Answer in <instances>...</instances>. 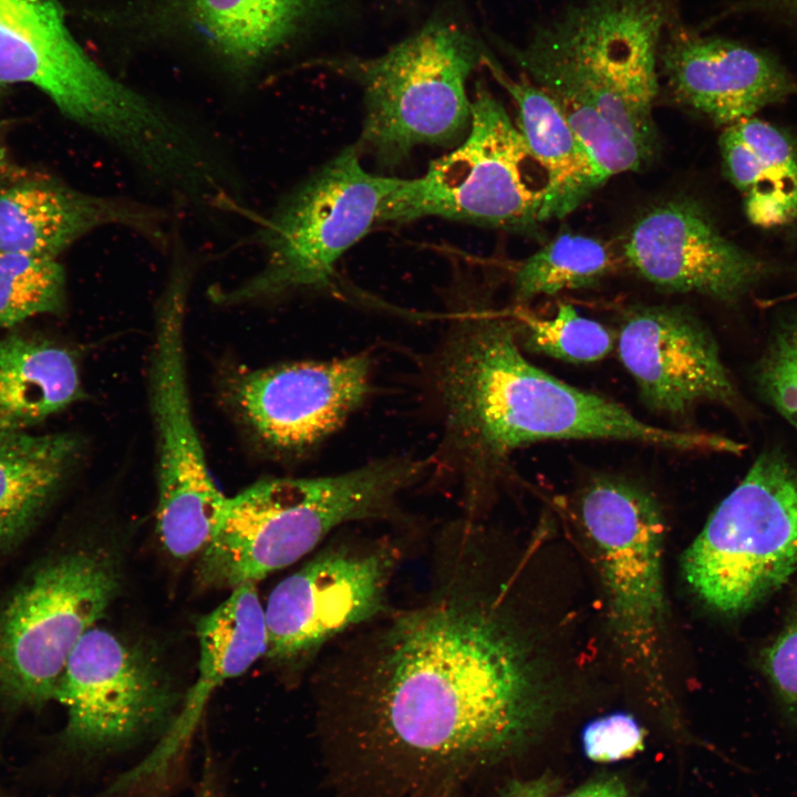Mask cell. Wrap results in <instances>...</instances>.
I'll use <instances>...</instances> for the list:
<instances>
[{
    "label": "cell",
    "instance_id": "30bf717a",
    "mask_svg": "<svg viewBox=\"0 0 797 797\" xmlns=\"http://www.w3.org/2000/svg\"><path fill=\"white\" fill-rule=\"evenodd\" d=\"M118 586L100 549L68 550L34 569L0 608V700L18 707L54 700L73 650Z\"/></svg>",
    "mask_w": 797,
    "mask_h": 797
},
{
    "label": "cell",
    "instance_id": "8fae6325",
    "mask_svg": "<svg viewBox=\"0 0 797 797\" xmlns=\"http://www.w3.org/2000/svg\"><path fill=\"white\" fill-rule=\"evenodd\" d=\"M189 266L174 262L159 299L151 360V405L157 446L156 531L176 559L200 553L215 538L227 498L215 484L194 422L184 324Z\"/></svg>",
    "mask_w": 797,
    "mask_h": 797
},
{
    "label": "cell",
    "instance_id": "cb8c5ba5",
    "mask_svg": "<svg viewBox=\"0 0 797 797\" xmlns=\"http://www.w3.org/2000/svg\"><path fill=\"white\" fill-rule=\"evenodd\" d=\"M186 18L229 66L248 70L288 42L318 0H179Z\"/></svg>",
    "mask_w": 797,
    "mask_h": 797
},
{
    "label": "cell",
    "instance_id": "4fadbf2b",
    "mask_svg": "<svg viewBox=\"0 0 797 797\" xmlns=\"http://www.w3.org/2000/svg\"><path fill=\"white\" fill-rule=\"evenodd\" d=\"M403 556L401 540L391 535L330 540L270 592L267 655L286 664L309 661L379 618L390 608V586Z\"/></svg>",
    "mask_w": 797,
    "mask_h": 797
},
{
    "label": "cell",
    "instance_id": "603a6c76",
    "mask_svg": "<svg viewBox=\"0 0 797 797\" xmlns=\"http://www.w3.org/2000/svg\"><path fill=\"white\" fill-rule=\"evenodd\" d=\"M199 662L174 731L184 734L198 720L211 693L244 674L268 651L265 608L256 584L239 586L197 623Z\"/></svg>",
    "mask_w": 797,
    "mask_h": 797
},
{
    "label": "cell",
    "instance_id": "8992f818",
    "mask_svg": "<svg viewBox=\"0 0 797 797\" xmlns=\"http://www.w3.org/2000/svg\"><path fill=\"white\" fill-rule=\"evenodd\" d=\"M486 54L460 27L435 20L379 56L330 61L363 92L362 130L352 144L360 156L390 169L416 147L458 144L470 123L467 80Z\"/></svg>",
    "mask_w": 797,
    "mask_h": 797
},
{
    "label": "cell",
    "instance_id": "e0dca14e",
    "mask_svg": "<svg viewBox=\"0 0 797 797\" xmlns=\"http://www.w3.org/2000/svg\"><path fill=\"white\" fill-rule=\"evenodd\" d=\"M617 346L642 400L655 412L681 416L702 402L732 404L736 398L713 335L682 307L630 311Z\"/></svg>",
    "mask_w": 797,
    "mask_h": 797
},
{
    "label": "cell",
    "instance_id": "3957f363",
    "mask_svg": "<svg viewBox=\"0 0 797 797\" xmlns=\"http://www.w3.org/2000/svg\"><path fill=\"white\" fill-rule=\"evenodd\" d=\"M673 18L671 0H582L522 48H503L559 107L596 110L652 156L659 53Z\"/></svg>",
    "mask_w": 797,
    "mask_h": 797
},
{
    "label": "cell",
    "instance_id": "ffe728a7",
    "mask_svg": "<svg viewBox=\"0 0 797 797\" xmlns=\"http://www.w3.org/2000/svg\"><path fill=\"white\" fill-rule=\"evenodd\" d=\"M484 64L517 107V126L547 175L541 222L561 219L583 204L607 178L568 124L557 103L526 76L511 79L490 55Z\"/></svg>",
    "mask_w": 797,
    "mask_h": 797
},
{
    "label": "cell",
    "instance_id": "7c38bea8",
    "mask_svg": "<svg viewBox=\"0 0 797 797\" xmlns=\"http://www.w3.org/2000/svg\"><path fill=\"white\" fill-rule=\"evenodd\" d=\"M579 516L601 567L620 649L641 682L661 692V640L666 610L660 505L636 483L600 476L582 489Z\"/></svg>",
    "mask_w": 797,
    "mask_h": 797
},
{
    "label": "cell",
    "instance_id": "44dd1931",
    "mask_svg": "<svg viewBox=\"0 0 797 797\" xmlns=\"http://www.w3.org/2000/svg\"><path fill=\"white\" fill-rule=\"evenodd\" d=\"M718 146L748 220L762 228L797 220V149L773 124L749 117L724 127Z\"/></svg>",
    "mask_w": 797,
    "mask_h": 797
},
{
    "label": "cell",
    "instance_id": "2e32d148",
    "mask_svg": "<svg viewBox=\"0 0 797 797\" xmlns=\"http://www.w3.org/2000/svg\"><path fill=\"white\" fill-rule=\"evenodd\" d=\"M629 265L646 281L672 292L734 301L763 275V265L715 226L690 198L650 208L632 225L623 244Z\"/></svg>",
    "mask_w": 797,
    "mask_h": 797
},
{
    "label": "cell",
    "instance_id": "5b68a950",
    "mask_svg": "<svg viewBox=\"0 0 797 797\" xmlns=\"http://www.w3.org/2000/svg\"><path fill=\"white\" fill-rule=\"evenodd\" d=\"M9 84L40 90L153 177L173 175L192 155L194 131L96 64L69 30L60 0H0V87Z\"/></svg>",
    "mask_w": 797,
    "mask_h": 797
},
{
    "label": "cell",
    "instance_id": "4316f807",
    "mask_svg": "<svg viewBox=\"0 0 797 797\" xmlns=\"http://www.w3.org/2000/svg\"><path fill=\"white\" fill-rule=\"evenodd\" d=\"M65 302V272L58 259L0 249V327L56 313Z\"/></svg>",
    "mask_w": 797,
    "mask_h": 797
},
{
    "label": "cell",
    "instance_id": "836d02e7",
    "mask_svg": "<svg viewBox=\"0 0 797 797\" xmlns=\"http://www.w3.org/2000/svg\"><path fill=\"white\" fill-rule=\"evenodd\" d=\"M197 797H217L213 779L205 775Z\"/></svg>",
    "mask_w": 797,
    "mask_h": 797
},
{
    "label": "cell",
    "instance_id": "9a60e30c",
    "mask_svg": "<svg viewBox=\"0 0 797 797\" xmlns=\"http://www.w3.org/2000/svg\"><path fill=\"white\" fill-rule=\"evenodd\" d=\"M368 354L239 372L228 386L244 421L268 446L303 452L342 426L371 391Z\"/></svg>",
    "mask_w": 797,
    "mask_h": 797
},
{
    "label": "cell",
    "instance_id": "5bb4252c",
    "mask_svg": "<svg viewBox=\"0 0 797 797\" xmlns=\"http://www.w3.org/2000/svg\"><path fill=\"white\" fill-rule=\"evenodd\" d=\"M54 700L66 712L64 738L86 751L122 746L157 729L175 702L148 655L96 625L73 650Z\"/></svg>",
    "mask_w": 797,
    "mask_h": 797
},
{
    "label": "cell",
    "instance_id": "d590c367",
    "mask_svg": "<svg viewBox=\"0 0 797 797\" xmlns=\"http://www.w3.org/2000/svg\"><path fill=\"white\" fill-rule=\"evenodd\" d=\"M795 2H796V4H797V0H795Z\"/></svg>",
    "mask_w": 797,
    "mask_h": 797
},
{
    "label": "cell",
    "instance_id": "8d00e7d4",
    "mask_svg": "<svg viewBox=\"0 0 797 797\" xmlns=\"http://www.w3.org/2000/svg\"><path fill=\"white\" fill-rule=\"evenodd\" d=\"M0 91H1V87H0Z\"/></svg>",
    "mask_w": 797,
    "mask_h": 797
},
{
    "label": "cell",
    "instance_id": "4dcf8cb0",
    "mask_svg": "<svg viewBox=\"0 0 797 797\" xmlns=\"http://www.w3.org/2000/svg\"><path fill=\"white\" fill-rule=\"evenodd\" d=\"M763 666L786 711L797 720V614L764 651Z\"/></svg>",
    "mask_w": 797,
    "mask_h": 797
},
{
    "label": "cell",
    "instance_id": "1f68e13d",
    "mask_svg": "<svg viewBox=\"0 0 797 797\" xmlns=\"http://www.w3.org/2000/svg\"><path fill=\"white\" fill-rule=\"evenodd\" d=\"M561 797H630L623 783L615 777L590 780Z\"/></svg>",
    "mask_w": 797,
    "mask_h": 797
},
{
    "label": "cell",
    "instance_id": "9c48e42d",
    "mask_svg": "<svg viewBox=\"0 0 797 797\" xmlns=\"http://www.w3.org/2000/svg\"><path fill=\"white\" fill-rule=\"evenodd\" d=\"M685 580L724 614L745 612L797 572V470L760 455L682 556Z\"/></svg>",
    "mask_w": 797,
    "mask_h": 797
},
{
    "label": "cell",
    "instance_id": "ba28073f",
    "mask_svg": "<svg viewBox=\"0 0 797 797\" xmlns=\"http://www.w3.org/2000/svg\"><path fill=\"white\" fill-rule=\"evenodd\" d=\"M546 189V172L517 124L490 90L476 82L466 135L423 176L401 178L382 224L439 217L532 234L541 222Z\"/></svg>",
    "mask_w": 797,
    "mask_h": 797
},
{
    "label": "cell",
    "instance_id": "d4e9b609",
    "mask_svg": "<svg viewBox=\"0 0 797 797\" xmlns=\"http://www.w3.org/2000/svg\"><path fill=\"white\" fill-rule=\"evenodd\" d=\"M79 452L69 434L0 437V548L19 540L53 499Z\"/></svg>",
    "mask_w": 797,
    "mask_h": 797
},
{
    "label": "cell",
    "instance_id": "6da1fadb",
    "mask_svg": "<svg viewBox=\"0 0 797 797\" xmlns=\"http://www.w3.org/2000/svg\"><path fill=\"white\" fill-rule=\"evenodd\" d=\"M438 540L425 592L363 625L324 673L328 735L397 794L435 791L498 760L552 707L509 591L487 576L477 524Z\"/></svg>",
    "mask_w": 797,
    "mask_h": 797
},
{
    "label": "cell",
    "instance_id": "83f0119b",
    "mask_svg": "<svg viewBox=\"0 0 797 797\" xmlns=\"http://www.w3.org/2000/svg\"><path fill=\"white\" fill-rule=\"evenodd\" d=\"M515 318L521 323V335L528 350L566 362H596L614 346V337L608 328L581 315L570 304H560L550 319L525 311H519Z\"/></svg>",
    "mask_w": 797,
    "mask_h": 797
},
{
    "label": "cell",
    "instance_id": "f1b7e54d",
    "mask_svg": "<svg viewBox=\"0 0 797 797\" xmlns=\"http://www.w3.org/2000/svg\"><path fill=\"white\" fill-rule=\"evenodd\" d=\"M758 383L770 404L797 428V323L774 338L759 366Z\"/></svg>",
    "mask_w": 797,
    "mask_h": 797
},
{
    "label": "cell",
    "instance_id": "484cf974",
    "mask_svg": "<svg viewBox=\"0 0 797 797\" xmlns=\"http://www.w3.org/2000/svg\"><path fill=\"white\" fill-rule=\"evenodd\" d=\"M613 266L609 247L594 237L563 232L521 262L514 292L526 301L565 290L593 287Z\"/></svg>",
    "mask_w": 797,
    "mask_h": 797
},
{
    "label": "cell",
    "instance_id": "d6986e66",
    "mask_svg": "<svg viewBox=\"0 0 797 797\" xmlns=\"http://www.w3.org/2000/svg\"><path fill=\"white\" fill-rule=\"evenodd\" d=\"M167 216L124 197L84 193L49 178L0 187V249L58 259L74 242L103 227H123L164 244Z\"/></svg>",
    "mask_w": 797,
    "mask_h": 797
},
{
    "label": "cell",
    "instance_id": "e575fe53",
    "mask_svg": "<svg viewBox=\"0 0 797 797\" xmlns=\"http://www.w3.org/2000/svg\"><path fill=\"white\" fill-rule=\"evenodd\" d=\"M11 165L6 148L0 143V175L10 170Z\"/></svg>",
    "mask_w": 797,
    "mask_h": 797
},
{
    "label": "cell",
    "instance_id": "d6a6232c",
    "mask_svg": "<svg viewBox=\"0 0 797 797\" xmlns=\"http://www.w3.org/2000/svg\"><path fill=\"white\" fill-rule=\"evenodd\" d=\"M553 786L551 779L541 777L526 782H514L501 797H549Z\"/></svg>",
    "mask_w": 797,
    "mask_h": 797
},
{
    "label": "cell",
    "instance_id": "277c9868",
    "mask_svg": "<svg viewBox=\"0 0 797 797\" xmlns=\"http://www.w3.org/2000/svg\"><path fill=\"white\" fill-rule=\"evenodd\" d=\"M421 470L420 462L394 457L335 475L259 480L227 498L219 529L199 556L197 579L214 589L257 584L341 526L391 517Z\"/></svg>",
    "mask_w": 797,
    "mask_h": 797
},
{
    "label": "cell",
    "instance_id": "7402d4cb",
    "mask_svg": "<svg viewBox=\"0 0 797 797\" xmlns=\"http://www.w3.org/2000/svg\"><path fill=\"white\" fill-rule=\"evenodd\" d=\"M81 396L69 350L21 334L0 339V437L24 433Z\"/></svg>",
    "mask_w": 797,
    "mask_h": 797
},
{
    "label": "cell",
    "instance_id": "ac0fdd59",
    "mask_svg": "<svg viewBox=\"0 0 797 797\" xmlns=\"http://www.w3.org/2000/svg\"><path fill=\"white\" fill-rule=\"evenodd\" d=\"M672 25L659 53V73L680 103L724 127L797 94V83L769 55L721 38Z\"/></svg>",
    "mask_w": 797,
    "mask_h": 797
},
{
    "label": "cell",
    "instance_id": "52a82bcc",
    "mask_svg": "<svg viewBox=\"0 0 797 797\" xmlns=\"http://www.w3.org/2000/svg\"><path fill=\"white\" fill-rule=\"evenodd\" d=\"M400 180L366 170L348 146L275 206L257 235L261 266L230 289L215 291V300L242 304L328 289L342 256L382 224Z\"/></svg>",
    "mask_w": 797,
    "mask_h": 797
},
{
    "label": "cell",
    "instance_id": "f546056e",
    "mask_svg": "<svg viewBox=\"0 0 797 797\" xmlns=\"http://www.w3.org/2000/svg\"><path fill=\"white\" fill-rule=\"evenodd\" d=\"M586 755L594 762H615L640 751L643 731L638 721L624 712L598 717L582 732Z\"/></svg>",
    "mask_w": 797,
    "mask_h": 797
},
{
    "label": "cell",
    "instance_id": "7a4b0ae2",
    "mask_svg": "<svg viewBox=\"0 0 797 797\" xmlns=\"http://www.w3.org/2000/svg\"><path fill=\"white\" fill-rule=\"evenodd\" d=\"M510 321L458 311L432 366L445 452L475 507L487 473L516 448L547 439H617L679 452H731L736 442L653 426L621 404L575 387L531 364Z\"/></svg>",
    "mask_w": 797,
    "mask_h": 797
}]
</instances>
